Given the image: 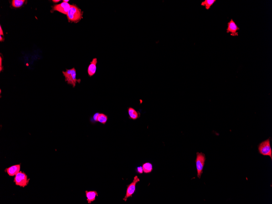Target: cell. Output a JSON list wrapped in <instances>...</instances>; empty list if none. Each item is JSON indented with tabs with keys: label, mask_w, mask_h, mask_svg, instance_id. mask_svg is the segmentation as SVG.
I'll return each instance as SVG.
<instances>
[{
	"label": "cell",
	"mask_w": 272,
	"mask_h": 204,
	"mask_svg": "<svg viewBox=\"0 0 272 204\" xmlns=\"http://www.w3.org/2000/svg\"><path fill=\"white\" fill-rule=\"evenodd\" d=\"M2 57H0V71L1 72L3 70V66H2Z\"/></svg>",
	"instance_id": "cell-19"
},
{
	"label": "cell",
	"mask_w": 272,
	"mask_h": 204,
	"mask_svg": "<svg viewBox=\"0 0 272 204\" xmlns=\"http://www.w3.org/2000/svg\"><path fill=\"white\" fill-rule=\"evenodd\" d=\"M29 180L25 173L20 171L15 176L13 182L17 186L25 187L28 185Z\"/></svg>",
	"instance_id": "cell-4"
},
{
	"label": "cell",
	"mask_w": 272,
	"mask_h": 204,
	"mask_svg": "<svg viewBox=\"0 0 272 204\" xmlns=\"http://www.w3.org/2000/svg\"><path fill=\"white\" fill-rule=\"evenodd\" d=\"M0 34H1V35H4L3 31H2V28H1V26H0Z\"/></svg>",
	"instance_id": "cell-20"
},
{
	"label": "cell",
	"mask_w": 272,
	"mask_h": 204,
	"mask_svg": "<svg viewBox=\"0 0 272 204\" xmlns=\"http://www.w3.org/2000/svg\"><path fill=\"white\" fill-rule=\"evenodd\" d=\"M140 181V179L137 176H136L134 178L132 182L127 186L126 193L125 197L123 198L124 201L126 202L128 198L132 197L133 195L135 194L136 191V184Z\"/></svg>",
	"instance_id": "cell-6"
},
{
	"label": "cell",
	"mask_w": 272,
	"mask_h": 204,
	"mask_svg": "<svg viewBox=\"0 0 272 204\" xmlns=\"http://www.w3.org/2000/svg\"><path fill=\"white\" fill-rule=\"evenodd\" d=\"M239 29L238 25L233 19H231L227 24V28L226 31L227 33H230L232 36H238V31Z\"/></svg>",
	"instance_id": "cell-7"
},
{
	"label": "cell",
	"mask_w": 272,
	"mask_h": 204,
	"mask_svg": "<svg viewBox=\"0 0 272 204\" xmlns=\"http://www.w3.org/2000/svg\"><path fill=\"white\" fill-rule=\"evenodd\" d=\"M86 196L87 198V201L89 204L91 203L96 199V196H98V193L96 191H85Z\"/></svg>",
	"instance_id": "cell-12"
},
{
	"label": "cell",
	"mask_w": 272,
	"mask_h": 204,
	"mask_svg": "<svg viewBox=\"0 0 272 204\" xmlns=\"http://www.w3.org/2000/svg\"><path fill=\"white\" fill-rule=\"evenodd\" d=\"M142 168L144 172L146 174L151 172L153 170L152 165L150 163H145L143 165Z\"/></svg>",
	"instance_id": "cell-14"
},
{
	"label": "cell",
	"mask_w": 272,
	"mask_h": 204,
	"mask_svg": "<svg viewBox=\"0 0 272 204\" xmlns=\"http://www.w3.org/2000/svg\"><path fill=\"white\" fill-rule=\"evenodd\" d=\"M63 74L67 83L71 85L74 88L75 87L77 82L79 83L81 82V79H77L76 70L74 67L71 69H67L65 71H63Z\"/></svg>",
	"instance_id": "cell-2"
},
{
	"label": "cell",
	"mask_w": 272,
	"mask_h": 204,
	"mask_svg": "<svg viewBox=\"0 0 272 204\" xmlns=\"http://www.w3.org/2000/svg\"><path fill=\"white\" fill-rule=\"evenodd\" d=\"M0 41H1V42L3 41H4L3 38H2V37L1 36V35L0 36Z\"/></svg>",
	"instance_id": "cell-21"
},
{
	"label": "cell",
	"mask_w": 272,
	"mask_h": 204,
	"mask_svg": "<svg viewBox=\"0 0 272 204\" xmlns=\"http://www.w3.org/2000/svg\"><path fill=\"white\" fill-rule=\"evenodd\" d=\"M21 165L17 164L12 165L5 169V172L10 176H14L20 172Z\"/></svg>",
	"instance_id": "cell-9"
},
{
	"label": "cell",
	"mask_w": 272,
	"mask_h": 204,
	"mask_svg": "<svg viewBox=\"0 0 272 204\" xmlns=\"http://www.w3.org/2000/svg\"><path fill=\"white\" fill-rule=\"evenodd\" d=\"M71 6L72 5L69 3L63 2L59 4L55 5L53 6V10L58 11L64 14L67 15Z\"/></svg>",
	"instance_id": "cell-8"
},
{
	"label": "cell",
	"mask_w": 272,
	"mask_h": 204,
	"mask_svg": "<svg viewBox=\"0 0 272 204\" xmlns=\"http://www.w3.org/2000/svg\"><path fill=\"white\" fill-rule=\"evenodd\" d=\"M197 159L196 160V166L197 171V176L201 179L203 173L204 166L206 160L205 155L202 153H197Z\"/></svg>",
	"instance_id": "cell-5"
},
{
	"label": "cell",
	"mask_w": 272,
	"mask_h": 204,
	"mask_svg": "<svg viewBox=\"0 0 272 204\" xmlns=\"http://www.w3.org/2000/svg\"><path fill=\"white\" fill-rule=\"evenodd\" d=\"M83 12L75 5H72L67 17L69 22L77 23L83 18Z\"/></svg>",
	"instance_id": "cell-1"
},
{
	"label": "cell",
	"mask_w": 272,
	"mask_h": 204,
	"mask_svg": "<svg viewBox=\"0 0 272 204\" xmlns=\"http://www.w3.org/2000/svg\"><path fill=\"white\" fill-rule=\"evenodd\" d=\"M69 1H65V0H64V1H63V2H67V3H68V2H69Z\"/></svg>",
	"instance_id": "cell-23"
},
{
	"label": "cell",
	"mask_w": 272,
	"mask_h": 204,
	"mask_svg": "<svg viewBox=\"0 0 272 204\" xmlns=\"http://www.w3.org/2000/svg\"><path fill=\"white\" fill-rule=\"evenodd\" d=\"M25 0H13L12 1V6L15 8L21 7L25 2Z\"/></svg>",
	"instance_id": "cell-16"
},
{
	"label": "cell",
	"mask_w": 272,
	"mask_h": 204,
	"mask_svg": "<svg viewBox=\"0 0 272 204\" xmlns=\"http://www.w3.org/2000/svg\"><path fill=\"white\" fill-rule=\"evenodd\" d=\"M136 172H137L139 174H142V173L144 172L142 167H138L137 168V169H136Z\"/></svg>",
	"instance_id": "cell-18"
},
{
	"label": "cell",
	"mask_w": 272,
	"mask_h": 204,
	"mask_svg": "<svg viewBox=\"0 0 272 204\" xmlns=\"http://www.w3.org/2000/svg\"><path fill=\"white\" fill-rule=\"evenodd\" d=\"M108 120L107 115L104 113H100L98 117L97 122L101 123L102 124H105Z\"/></svg>",
	"instance_id": "cell-15"
},
{
	"label": "cell",
	"mask_w": 272,
	"mask_h": 204,
	"mask_svg": "<svg viewBox=\"0 0 272 204\" xmlns=\"http://www.w3.org/2000/svg\"><path fill=\"white\" fill-rule=\"evenodd\" d=\"M60 1V0H53V1H53V2H59V1Z\"/></svg>",
	"instance_id": "cell-22"
},
{
	"label": "cell",
	"mask_w": 272,
	"mask_h": 204,
	"mask_svg": "<svg viewBox=\"0 0 272 204\" xmlns=\"http://www.w3.org/2000/svg\"><path fill=\"white\" fill-rule=\"evenodd\" d=\"M216 1V0H205L201 3V6H205L206 9L209 10Z\"/></svg>",
	"instance_id": "cell-13"
},
{
	"label": "cell",
	"mask_w": 272,
	"mask_h": 204,
	"mask_svg": "<svg viewBox=\"0 0 272 204\" xmlns=\"http://www.w3.org/2000/svg\"><path fill=\"white\" fill-rule=\"evenodd\" d=\"M98 63V60L96 58H94L90 62V65L88 66L87 71L89 76H94L96 72L97 65Z\"/></svg>",
	"instance_id": "cell-10"
},
{
	"label": "cell",
	"mask_w": 272,
	"mask_h": 204,
	"mask_svg": "<svg viewBox=\"0 0 272 204\" xmlns=\"http://www.w3.org/2000/svg\"><path fill=\"white\" fill-rule=\"evenodd\" d=\"M99 113H100L99 112H96V113L94 114L92 117H91V118L90 119V122H91L92 123H94L95 122H98V117Z\"/></svg>",
	"instance_id": "cell-17"
},
{
	"label": "cell",
	"mask_w": 272,
	"mask_h": 204,
	"mask_svg": "<svg viewBox=\"0 0 272 204\" xmlns=\"http://www.w3.org/2000/svg\"><path fill=\"white\" fill-rule=\"evenodd\" d=\"M259 154L263 156H268L272 159V151L270 146V138L263 141L258 147Z\"/></svg>",
	"instance_id": "cell-3"
},
{
	"label": "cell",
	"mask_w": 272,
	"mask_h": 204,
	"mask_svg": "<svg viewBox=\"0 0 272 204\" xmlns=\"http://www.w3.org/2000/svg\"><path fill=\"white\" fill-rule=\"evenodd\" d=\"M128 114L129 115V118L135 120L140 118L141 114L140 112L136 111V110L132 107H129L128 109Z\"/></svg>",
	"instance_id": "cell-11"
}]
</instances>
